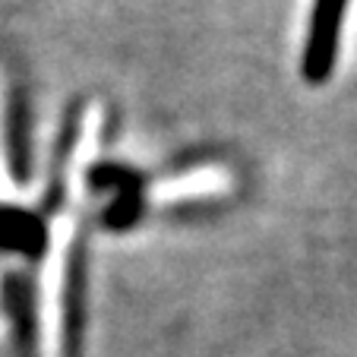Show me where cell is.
<instances>
[{
	"mask_svg": "<svg viewBox=\"0 0 357 357\" xmlns=\"http://www.w3.org/2000/svg\"><path fill=\"white\" fill-rule=\"evenodd\" d=\"M348 0H317L307 26V41H303L301 73L310 86H319L332 76L338 61V38H342Z\"/></svg>",
	"mask_w": 357,
	"mask_h": 357,
	"instance_id": "6da1fadb",
	"label": "cell"
},
{
	"mask_svg": "<svg viewBox=\"0 0 357 357\" xmlns=\"http://www.w3.org/2000/svg\"><path fill=\"white\" fill-rule=\"evenodd\" d=\"M86 241L73 243L70 253V266H67V284H63V344H61V357H82V342H86Z\"/></svg>",
	"mask_w": 357,
	"mask_h": 357,
	"instance_id": "7a4b0ae2",
	"label": "cell"
},
{
	"mask_svg": "<svg viewBox=\"0 0 357 357\" xmlns=\"http://www.w3.org/2000/svg\"><path fill=\"white\" fill-rule=\"evenodd\" d=\"M47 247V225L41 215L20 206H0V250L22 253L26 259H41Z\"/></svg>",
	"mask_w": 357,
	"mask_h": 357,
	"instance_id": "3957f363",
	"label": "cell"
},
{
	"mask_svg": "<svg viewBox=\"0 0 357 357\" xmlns=\"http://www.w3.org/2000/svg\"><path fill=\"white\" fill-rule=\"evenodd\" d=\"M3 297H7L10 319H13L20 357H35V344H38V319H35L32 282H29L26 275H10L7 282H3Z\"/></svg>",
	"mask_w": 357,
	"mask_h": 357,
	"instance_id": "277c9868",
	"label": "cell"
},
{
	"mask_svg": "<svg viewBox=\"0 0 357 357\" xmlns=\"http://www.w3.org/2000/svg\"><path fill=\"white\" fill-rule=\"evenodd\" d=\"M7 158L16 181H29V121L22 98L13 101V111L7 114Z\"/></svg>",
	"mask_w": 357,
	"mask_h": 357,
	"instance_id": "5b68a950",
	"label": "cell"
}]
</instances>
